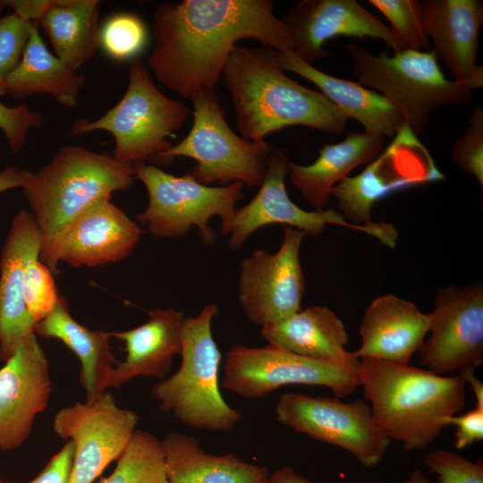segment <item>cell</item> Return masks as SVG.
<instances>
[{
  "label": "cell",
  "mask_w": 483,
  "mask_h": 483,
  "mask_svg": "<svg viewBox=\"0 0 483 483\" xmlns=\"http://www.w3.org/2000/svg\"><path fill=\"white\" fill-rule=\"evenodd\" d=\"M423 28L437 61L453 80L472 90L483 87V67L477 64L483 2L480 0H423Z\"/></svg>",
  "instance_id": "cell-19"
},
{
  "label": "cell",
  "mask_w": 483,
  "mask_h": 483,
  "mask_svg": "<svg viewBox=\"0 0 483 483\" xmlns=\"http://www.w3.org/2000/svg\"><path fill=\"white\" fill-rule=\"evenodd\" d=\"M289 161L282 149L271 147L258 193L248 204L236 209L228 227L225 236L231 250H239L253 232L273 224L284 225L309 235L321 233L327 225H337L369 234L386 247L396 245L399 233L391 223L359 226L348 223L335 209L307 211L297 206L290 199L285 186Z\"/></svg>",
  "instance_id": "cell-12"
},
{
  "label": "cell",
  "mask_w": 483,
  "mask_h": 483,
  "mask_svg": "<svg viewBox=\"0 0 483 483\" xmlns=\"http://www.w3.org/2000/svg\"><path fill=\"white\" fill-rule=\"evenodd\" d=\"M38 225L28 210L18 211L0 256V360L6 361L36 335L37 321L23 298V273L27 262L40 256Z\"/></svg>",
  "instance_id": "cell-20"
},
{
  "label": "cell",
  "mask_w": 483,
  "mask_h": 483,
  "mask_svg": "<svg viewBox=\"0 0 483 483\" xmlns=\"http://www.w3.org/2000/svg\"><path fill=\"white\" fill-rule=\"evenodd\" d=\"M268 344L318 360L352 363L359 359L345 350L348 335L343 322L326 306H311L262 326Z\"/></svg>",
  "instance_id": "cell-26"
},
{
  "label": "cell",
  "mask_w": 483,
  "mask_h": 483,
  "mask_svg": "<svg viewBox=\"0 0 483 483\" xmlns=\"http://www.w3.org/2000/svg\"><path fill=\"white\" fill-rule=\"evenodd\" d=\"M474 393L476 406L483 408V383L476 377L475 369H466L457 374Z\"/></svg>",
  "instance_id": "cell-43"
},
{
  "label": "cell",
  "mask_w": 483,
  "mask_h": 483,
  "mask_svg": "<svg viewBox=\"0 0 483 483\" xmlns=\"http://www.w3.org/2000/svg\"><path fill=\"white\" fill-rule=\"evenodd\" d=\"M7 9L5 0H0V16L4 12V10Z\"/></svg>",
  "instance_id": "cell-44"
},
{
  "label": "cell",
  "mask_w": 483,
  "mask_h": 483,
  "mask_svg": "<svg viewBox=\"0 0 483 483\" xmlns=\"http://www.w3.org/2000/svg\"><path fill=\"white\" fill-rule=\"evenodd\" d=\"M99 2L55 0L38 24L47 35L55 55L77 71L99 47Z\"/></svg>",
  "instance_id": "cell-30"
},
{
  "label": "cell",
  "mask_w": 483,
  "mask_h": 483,
  "mask_svg": "<svg viewBox=\"0 0 483 483\" xmlns=\"http://www.w3.org/2000/svg\"><path fill=\"white\" fill-rule=\"evenodd\" d=\"M55 275L39 258H30L23 273V298L32 318L40 321L55 309L59 294L57 293Z\"/></svg>",
  "instance_id": "cell-34"
},
{
  "label": "cell",
  "mask_w": 483,
  "mask_h": 483,
  "mask_svg": "<svg viewBox=\"0 0 483 483\" xmlns=\"http://www.w3.org/2000/svg\"><path fill=\"white\" fill-rule=\"evenodd\" d=\"M430 313L394 294L377 297L365 311L360 326L361 344L352 352L357 359L371 358L409 364L429 331Z\"/></svg>",
  "instance_id": "cell-22"
},
{
  "label": "cell",
  "mask_w": 483,
  "mask_h": 483,
  "mask_svg": "<svg viewBox=\"0 0 483 483\" xmlns=\"http://www.w3.org/2000/svg\"><path fill=\"white\" fill-rule=\"evenodd\" d=\"M32 22L12 13L0 16V97L7 75L19 64L28 42Z\"/></svg>",
  "instance_id": "cell-37"
},
{
  "label": "cell",
  "mask_w": 483,
  "mask_h": 483,
  "mask_svg": "<svg viewBox=\"0 0 483 483\" xmlns=\"http://www.w3.org/2000/svg\"><path fill=\"white\" fill-rule=\"evenodd\" d=\"M73 457V443L72 440H67L64 446L52 456L41 472L26 483H70Z\"/></svg>",
  "instance_id": "cell-40"
},
{
  "label": "cell",
  "mask_w": 483,
  "mask_h": 483,
  "mask_svg": "<svg viewBox=\"0 0 483 483\" xmlns=\"http://www.w3.org/2000/svg\"><path fill=\"white\" fill-rule=\"evenodd\" d=\"M152 33L149 68L162 85L186 99L215 89L242 39L292 51L289 30L271 0L164 2L154 10Z\"/></svg>",
  "instance_id": "cell-1"
},
{
  "label": "cell",
  "mask_w": 483,
  "mask_h": 483,
  "mask_svg": "<svg viewBox=\"0 0 483 483\" xmlns=\"http://www.w3.org/2000/svg\"><path fill=\"white\" fill-rule=\"evenodd\" d=\"M346 49L359 82L386 97L415 135L424 131L435 109L471 101L473 90L447 79L432 50L375 55L352 42Z\"/></svg>",
  "instance_id": "cell-6"
},
{
  "label": "cell",
  "mask_w": 483,
  "mask_h": 483,
  "mask_svg": "<svg viewBox=\"0 0 483 483\" xmlns=\"http://www.w3.org/2000/svg\"><path fill=\"white\" fill-rule=\"evenodd\" d=\"M384 145L383 137L352 131L340 142L324 144L310 165L289 161L287 176L315 210H322L329 201L332 189L354 168L374 160Z\"/></svg>",
  "instance_id": "cell-25"
},
{
  "label": "cell",
  "mask_w": 483,
  "mask_h": 483,
  "mask_svg": "<svg viewBox=\"0 0 483 483\" xmlns=\"http://www.w3.org/2000/svg\"><path fill=\"white\" fill-rule=\"evenodd\" d=\"M430 335L419 353L423 369L453 376L483 364V284L458 288L447 285L436 292L430 313Z\"/></svg>",
  "instance_id": "cell-15"
},
{
  "label": "cell",
  "mask_w": 483,
  "mask_h": 483,
  "mask_svg": "<svg viewBox=\"0 0 483 483\" xmlns=\"http://www.w3.org/2000/svg\"><path fill=\"white\" fill-rule=\"evenodd\" d=\"M456 427L454 432L455 449L462 450L483 439V408L475 406L462 415H453L446 419Z\"/></svg>",
  "instance_id": "cell-39"
},
{
  "label": "cell",
  "mask_w": 483,
  "mask_h": 483,
  "mask_svg": "<svg viewBox=\"0 0 483 483\" xmlns=\"http://www.w3.org/2000/svg\"><path fill=\"white\" fill-rule=\"evenodd\" d=\"M389 21L390 29L400 38L406 49L427 52L430 41L425 34L421 1L419 0H369Z\"/></svg>",
  "instance_id": "cell-33"
},
{
  "label": "cell",
  "mask_w": 483,
  "mask_h": 483,
  "mask_svg": "<svg viewBox=\"0 0 483 483\" xmlns=\"http://www.w3.org/2000/svg\"><path fill=\"white\" fill-rule=\"evenodd\" d=\"M236 116V128L245 139L263 141L289 126H307L341 135L347 119L320 91L287 76L277 50L267 46L237 44L223 72Z\"/></svg>",
  "instance_id": "cell-2"
},
{
  "label": "cell",
  "mask_w": 483,
  "mask_h": 483,
  "mask_svg": "<svg viewBox=\"0 0 483 483\" xmlns=\"http://www.w3.org/2000/svg\"><path fill=\"white\" fill-rule=\"evenodd\" d=\"M0 483H7V482H4V481L0 480Z\"/></svg>",
  "instance_id": "cell-45"
},
{
  "label": "cell",
  "mask_w": 483,
  "mask_h": 483,
  "mask_svg": "<svg viewBox=\"0 0 483 483\" xmlns=\"http://www.w3.org/2000/svg\"><path fill=\"white\" fill-rule=\"evenodd\" d=\"M148 29L143 20L131 13L109 17L99 32V46L116 61L134 60L147 46Z\"/></svg>",
  "instance_id": "cell-32"
},
{
  "label": "cell",
  "mask_w": 483,
  "mask_h": 483,
  "mask_svg": "<svg viewBox=\"0 0 483 483\" xmlns=\"http://www.w3.org/2000/svg\"><path fill=\"white\" fill-rule=\"evenodd\" d=\"M280 19L292 51L310 64L329 56L325 43L338 36L380 39L394 53L406 49L389 26L355 0H301Z\"/></svg>",
  "instance_id": "cell-17"
},
{
  "label": "cell",
  "mask_w": 483,
  "mask_h": 483,
  "mask_svg": "<svg viewBox=\"0 0 483 483\" xmlns=\"http://www.w3.org/2000/svg\"><path fill=\"white\" fill-rule=\"evenodd\" d=\"M423 462L436 475V483H483V462H472L455 451H428Z\"/></svg>",
  "instance_id": "cell-35"
},
{
  "label": "cell",
  "mask_w": 483,
  "mask_h": 483,
  "mask_svg": "<svg viewBox=\"0 0 483 483\" xmlns=\"http://www.w3.org/2000/svg\"><path fill=\"white\" fill-rule=\"evenodd\" d=\"M148 315V320L137 327L111 333L124 343L126 356L110 372L106 388H119L137 377L161 380L170 373L174 358L182 349L184 314L169 307L153 309Z\"/></svg>",
  "instance_id": "cell-23"
},
{
  "label": "cell",
  "mask_w": 483,
  "mask_h": 483,
  "mask_svg": "<svg viewBox=\"0 0 483 483\" xmlns=\"http://www.w3.org/2000/svg\"><path fill=\"white\" fill-rule=\"evenodd\" d=\"M275 416L296 432L349 452L365 468L377 466L391 444L362 399L344 402L289 392L278 398Z\"/></svg>",
  "instance_id": "cell-11"
},
{
  "label": "cell",
  "mask_w": 483,
  "mask_h": 483,
  "mask_svg": "<svg viewBox=\"0 0 483 483\" xmlns=\"http://www.w3.org/2000/svg\"><path fill=\"white\" fill-rule=\"evenodd\" d=\"M33 174L30 170L17 166H9L0 172V193L26 187L31 181Z\"/></svg>",
  "instance_id": "cell-42"
},
{
  "label": "cell",
  "mask_w": 483,
  "mask_h": 483,
  "mask_svg": "<svg viewBox=\"0 0 483 483\" xmlns=\"http://www.w3.org/2000/svg\"><path fill=\"white\" fill-rule=\"evenodd\" d=\"M267 483H312L292 467H283L269 474ZM402 483H431L429 478L419 470H414Z\"/></svg>",
  "instance_id": "cell-41"
},
{
  "label": "cell",
  "mask_w": 483,
  "mask_h": 483,
  "mask_svg": "<svg viewBox=\"0 0 483 483\" xmlns=\"http://www.w3.org/2000/svg\"><path fill=\"white\" fill-rule=\"evenodd\" d=\"M359 377L381 431L407 451L431 445L466 404V384L409 364L360 359Z\"/></svg>",
  "instance_id": "cell-3"
},
{
  "label": "cell",
  "mask_w": 483,
  "mask_h": 483,
  "mask_svg": "<svg viewBox=\"0 0 483 483\" xmlns=\"http://www.w3.org/2000/svg\"><path fill=\"white\" fill-rule=\"evenodd\" d=\"M171 483H267L266 466L248 462L234 453L215 455L187 434L172 432L161 440Z\"/></svg>",
  "instance_id": "cell-28"
},
{
  "label": "cell",
  "mask_w": 483,
  "mask_h": 483,
  "mask_svg": "<svg viewBox=\"0 0 483 483\" xmlns=\"http://www.w3.org/2000/svg\"><path fill=\"white\" fill-rule=\"evenodd\" d=\"M190 100L193 122L189 133L159 156L155 165H167L177 157H187L196 162L189 174L202 184L260 186L271 146L234 132L214 90L199 91Z\"/></svg>",
  "instance_id": "cell-8"
},
{
  "label": "cell",
  "mask_w": 483,
  "mask_h": 483,
  "mask_svg": "<svg viewBox=\"0 0 483 483\" xmlns=\"http://www.w3.org/2000/svg\"><path fill=\"white\" fill-rule=\"evenodd\" d=\"M306 234L284 227L279 250H255L241 263L239 301L246 318L264 326L281 321L301 309L305 279L300 250Z\"/></svg>",
  "instance_id": "cell-16"
},
{
  "label": "cell",
  "mask_w": 483,
  "mask_h": 483,
  "mask_svg": "<svg viewBox=\"0 0 483 483\" xmlns=\"http://www.w3.org/2000/svg\"><path fill=\"white\" fill-rule=\"evenodd\" d=\"M453 161L465 173L474 176L483 188V108L477 106L469 117V126L452 146Z\"/></svg>",
  "instance_id": "cell-36"
},
{
  "label": "cell",
  "mask_w": 483,
  "mask_h": 483,
  "mask_svg": "<svg viewBox=\"0 0 483 483\" xmlns=\"http://www.w3.org/2000/svg\"><path fill=\"white\" fill-rule=\"evenodd\" d=\"M142 233L111 197L101 198L71 223L61 242L59 260L73 267L117 262L130 256Z\"/></svg>",
  "instance_id": "cell-21"
},
{
  "label": "cell",
  "mask_w": 483,
  "mask_h": 483,
  "mask_svg": "<svg viewBox=\"0 0 483 483\" xmlns=\"http://www.w3.org/2000/svg\"><path fill=\"white\" fill-rule=\"evenodd\" d=\"M387 148L355 176L340 181L331 191L345 220L354 225H371L374 204L397 191L443 180L427 148L404 124Z\"/></svg>",
  "instance_id": "cell-13"
},
{
  "label": "cell",
  "mask_w": 483,
  "mask_h": 483,
  "mask_svg": "<svg viewBox=\"0 0 483 483\" xmlns=\"http://www.w3.org/2000/svg\"><path fill=\"white\" fill-rule=\"evenodd\" d=\"M97 483H171L161 440L149 432L135 430L113 472Z\"/></svg>",
  "instance_id": "cell-31"
},
{
  "label": "cell",
  "mask_w": 483,
  "mask_h": 483,
  "mask_svg": "<svg viewBox=\"0 0 483 483\" xmlns=\"http://www.w3.org/2000/svg\"><path fill=\"white\" fill-rule=\"evenodd\" d=\"M85 80L47 48L38 24L32 22L21 58L5 78L3 92L15 98L47 93L61 106L72 108Z\"/></svg>",
  "instance_id": "cell-29"
},
{
  "label": "cell",
  "mask_w": 483,
  "mask_h": 483,
  "mask_svg": "<svg viewBox=\"0 0 483 483\" xmlns=\"http://www.w3.org/2000/svg\"><path fill=\"white\" fill-rule=\"evenodd\" d=\"M135 166L107 152L68 145L22 189L40 233V260L58 272L62 239L71 223L96 200L125 191L135 182Z\"/></svg>",
  "instance_id": "cell-4"
},
{
  "label": "cell",
  "mask_w": 483,
  "mask_h": 483,
  "mask_svg": "<svg viewBox=\"0 0 483 483\" xmlns=\"http://www.w3.org/2000/svg\"><path fill=\"white\" fill-rule=\"evenodd\" d=\"M134 166L135 179L143 183L148 197L147 208L137 219L154 236L179 237L195 226L201 241L212 244L216 233L208 222L213 216L221 218L222 233L226 235L236 204L243 197L242 183L209 186L189 174L176 176L153 164L138 163Z\"/></svg>",
  "instance_id": "cell-9"
},
{
  "label": "cell",
  "mask_w": 483,
  "mask_h": 483,
  "mask_svg": "<svg viewBox=\"0 0 483 483\" xmlns=\"http://www.w3.org/2000/svg\"><path fill=\"white\" fill-rule=\"evenodd\" d=\"M35 334L60 340L79 359L86 402H94L107 389L108 376L118 361L109 343L111 332L90 330L80 324L72 318L64 296L60 295L54 310L37 323Z\"/></svg>",
  "instance_id": "cell-27"
},
{
  "label": "cell",
  "mask_w": 483,
  "mask_h": 483,
  "mask_svg": "<svg viewBox=\"0 0 483 483\" xmlns=\"http://www.w3.org/2000/svg\"><path fill=\"white\" fill-rule=\"evenodd\" d=\"M284 71L296 73L316 85L344 117L360 123L364 131L394 138L405 124L399 110L383 95L360 82L340 79L306 63L293 51H277Z\"/></svg>",
  "instance_id": "cell-24"
},
{
  "label": "cell",
  "mask_w": 483,
  "mask_h": 483,
  "mask_svg": "<svg viewBox=\"0 0 483 483\" xmlns=\"http://www.w3.org/2000/svg\"><path fill=\"white\" fill-rule=\"evenodd\" d=\"M360 360L338 363L300 356L275 346L233 345L225 354L222 386L247 399L262 398L288 385L329 388L336 398L360 386Z\"/></svg>",
  "instance_id": "cell-10"
},
{
  "label": "cell",
  "mask_w": 483,
  "mask_h": 483,
  "mask_svg": "<svg viewBox=\"0 0 483 483\" xmlns=\"http://www.w3.org/2000/svg\"><path fill=\"white\" fill-rule=\"evenodd\" d=\"M42 123V114L28 106L21 104L10 107L0 101V130L14 153L22 148L30 130L38 129Z\"/></svg>",
  "instance_id": "cell-38"
},
{
  "label": "cell",
  "mask_w": 483,
  "mask_h": 483,
  "mask_svg": "<svg viewBox=\"0 0 483 483\" xmlns=\"http://www.w3.org/2000/svg\"><path fill=\"white\" fill-rule=\"evenodd\" d=\"M190 114L182 102L163 94L154 83L144 64L131 62L128 86L120 101L104 115L74 123L71 136L95 131L110 132L114 139L112 156L118 161L135 165L157 159L172 147L174 137Z\"/></svg>",
  "instance_id": "cell-7"
},
{
  "label": "cell",
  "mask_w": 483,
  "mask_h": 483,
  "mask_svg": "<svg viewBox=\"0 0 483 483\" xmlns=\"http://www.w3.org/2000/svg\"><path fill=\"white\" fill-rule=\"evenodd\" d=\"M138 419L135 411L119 407L107 390L92 403L76 402L60 409L53 429L59 437L73 443L70 483H93L124 452Z\"/></svg>",
  "instance_id": "cell-14"
},
{
  "label": "cell",
  "mask_w": 483,
  "mask_h": 483,
  "mask_svg": "<svg viewBox=\"0 0 483 483\" xmlns=\"http://www.w3.org/2000/svg\"><path fill=\"white\" fill-rule=\"evenodd\" d=\"M0 369V451H13L30 436L52 392L48 359L37 335Z\"/></svg>",
  "instance_id": "cell-18"
},
{
  "label": "cell",
  "mask_w": 483,
  "mask_h": 483,
  "mask_svg": "<svg viewBox=\"0 0 483 483\" xmlns=\"http://www.w3.org/2000/svg\"><path fill=\"white\" fill-rule=\"evenodd\" d=\"M218 313L217 305L211 303L197 316L184 317L180 368L157 382L151 394L162 411L191 428L229 432L242 415L225 402L220 391L222 354L211 330Z\"/></svg>",
  "instance_id": "cell-5"
}]
</instances>
